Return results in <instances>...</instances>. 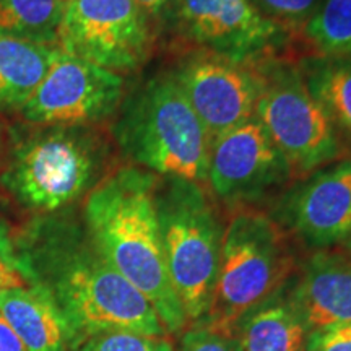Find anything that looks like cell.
<instances>
[{
	"label": "cell",
	"mask_w": 351,
	"mask_h": 351,
	"mask_svg": "<svg viewBox=\"0 0 351 351\" xmlns=\"http://www.w3.org/2000/svg\"><path fill=\"white\" fill-rule=\"evenodd\" d=\"M156 34L134 0H67L57 47L122 75L150 60Z\"/></svg>",
	"instance_id": "obj_8"
},
{
	"label": "cell",
	"mask_w": 351,
	"mask_h": 351,
	"mask_svg": "<svg viewBox=\"0 0 351 351\" xmlns=\"http://www.w3.org/2000/svg\"><path fill=\"white\" fill-rule=\"evenodd\" d=\"M19 287H25L23 276L20 275L19 270L0 261V289Z\"/></svg>",
	"instance_id": "obj_28"
},
{
	"label": "cell",
	"mask_w": 351,
	"mask_h": 351,
	"mask_svg": "<svg viewBox=\"0 0 351 351\" xmlns=\"http://www.w3.org/2000/svg\"><path fill=\"white\" fill-rule=\"evenodd\" d=\"M0 317L13 328L26 351H72L73 332L44 285L0 289Z\"/></svg>",
	"instance_id": "obj_15"
},
{
	"label": "cell",
	"mask_w": 351,
	"mask_h": 351,
	"mask_svg": "<svg viewBox=\"0 0 351 351\" xmlns=\"http://www.w3.org/2000/svg\"><path fill=\"white\" fill-rule=\"evenodd\" d=\"M155 25L156 32L165 26H173L178 0H134Z\"/></svg>",
	"instance_id": "obj_25"
},
{
	"label": "cell",
	"mask_w": 351,
	"mask_h": 351,
	"mask_svg": "<svg viewBox=\"0 0 351 351\" xmlns=\"http://www.w3.org/2000/svg\"><path fill=\"white\" fill-rule=\"evenodd\" d=\"M156 174L124 166L104 176L85 200V228L96 249L152 302L168 332L187 322L166 269L155 191Z\"/></svg>",
	"instance_id": "obj_2"
},
{
	"label": "cell",
	"mask_w": 351,
	"mask_h": 351,
	"mask_svg": "<svg viewBox=\"0 0 351 351\" xmlns=\"http://www.w3.org/2000/svg\"><path fill=\"white\" fill-rule=\"evenodd\" d=\"M64 2H67V0H64Z\"/></svg>",
	"instance_id": "obj_31"
},
{
	"label": "cell",
	"mask_w": 351,
	"mask_h": 351,
	"mask_svg": "<svg viewBox=\"0 0 351 351\" xmlns=\"http://www.w3.org/2000/svg\"><path fill=\"white\" fill-rule=\"evenodd\" d=\"M271 218L315 252L345 244L351 232V158L296 179L280 195Z\"/></svg>",
	"instance_id": "obj_13"
},
{
	"label": "cell",
	"mask_w": 351,
	"mask_h": 351,
	"mask_svg": "<svg viewBox=\"0 0 351 351\" xmlns=\"http://www.w3.org/2000/svg\"><path fill=\"white\" fill-rule=\"evenodd\" d=\"M166 269L187 320H202L212 302L223 232L204 184L160 178L155 191Z\"/></svg>",
	"instance_id": "obj_6"
},
{
	"label": "cell",
	"mask_w": 351,
	"mask_h": 351,
	"mask_svg": "<svg viewBox=\"0 0 351 351\" xmlns=\"http://www.w3.org/2000/svg\"><path fill=\"white\" fill-rule=\"evenodd\" d=\"M169 73L212 140L252 119L256 114V64L192 49L179 57Z\"/></svg>",
	"instance_id": "obj_11"
},
{
	"label": "cell",
	"mask_w": 351,
	"mask_h": 351,
	"mask_svg": "<svg viewBox=\"0 0 351 351\" xmlns=\"http://www.w3.org/2000/svg\"><path fill=\"white\" fill-rule=\"evenodd\" d=\"M173 26L194 49L249 64L278 56L289 34L251 0H178Z\"/></svg>",
	"instance_id": "obj_10"
},
{
	"label": "cell",
	"mask_w": 351,
	"mask_h": 351,
	"mask_svg": "<svg viewBox=\"0 0 351 351\" xmlns=\"http://www.w3.org/2000/svg\"><path fill=\"white\" fill-rule=\"evenodd\" d=\"M291 179L288 161L257 117L213 138L207 184L231 207L265 199Z\"/></svg>",
	"instance_id": "obj_12"
},
{
	"label": "cell",
	"mask_w": 351,
	"mask_h": 351,
	"mask_svg": "<svg viewBox=\"0 0 351 351\" xmlns=\"http://www.w3.org/2000/svg\"><path fill=\"white\" fill-rule=\"evenodd\" d=\"M64 0H0V34L57 47Z\"/></svg>",
	"instance_id": "obj_19"
},
{
	"label": "cell",
	"mask_w": 351,
	"mask_h": 351,
	"mask_svg": "<svg viewBox=\"0 0 351 351\" xmlns=\"http://www.w3.org/2000/svg\"><path fill=\"white\" fill-rule=\"evenodd\" d=\"M0 261L19 270V256L15 251V243L10 236V230L2 218H0Z\"/></svg>",
	"instance_id": "obj_26"
},
{
	"label": "cell",
	"mask_w": 351,
	"mask_h": 351,
	"mask_svg": "<svg viewBox=\"0 0 351 351\" xmlns=\"http://www.w3.org/2000/svg\"><path fill=\"white\" fill-rule=\"evenodd\" d=\"M345 249H346V256H348L350 258H351V232H350V236H348V239L345 241Z\"/></svg>",
	"instance_id": "obj_29"
},
{
	"label": "cell",
	"mask_w": 351,
	"mask_h": 351,
	"mask_svg": "<svg viewBox=\"0 0 351 351\" xmlns=\"http://www.w3.org/2000/svg\"><path fill=\"white\" fill-rule=\"evenodd\" d=\"M178 351H239V340L234 333L213 330L202 324L182 337Z\"/></svg>",
	"instance_id": "obj_23"
},
{
	"label": "cell",
	"mask_w": 351,
	"mask_h": 351,
	"mask_svg": "<svg viewBox=\"0 0 351 351\" xmlns=\"http://www.w3.org/2000/svg\"><path fill=\"white\" fill-rule=\"evenodd\" d=\"M239 351H306L307 330L289 301L288 283L241 320Z\"/></svg>",
	"instance_id": "obj_16"
},
{
	"label": "cell",
	"mask_w": 351,
	"mask_h": 351,
	"mask_svg": "<svg viewBox=\"0 0 351 351\" xmlns=\"http://www.w3.org/2000/svg\"><path fill=\"white\" fill-rule=\"evenodd\" d=\"M72 351H173L163 337L135 332H103L78 341Z\"/></svg>",
	"instance_id": "obj_21"
},
{
	"label": "cell",
	"mask_w": 351,
	"mask_h": 351,
	"mask_svg": "<svg viewBox=\"0 0 351 351\" xmlns=\"http://www.w3.org/2000/svg\"><path fill=\"white\" fill-rule=\"evenodd\" d=\"M124 96V77L59 49L20 112L38 125H95L116 116Z\"/></svg>",
	"instance_id": "obj_9"
},
{
	"label": "cell",
	"mask_w": 351,
	"mask_h": 351,
	"mask_svg": "<svg viewBox=\"0 0 351 351\" xmlns=\"http://www.w3.org/2000/svg\"><path fill=\"white\" fill-rule=\"evenodd\" d=\"M108 156L91 125H41L12 147L0 182L23 207L54 213L104 178Z\"/></svg>",
	"instance_id": "obj_4"
},
{
	"label": "cell",
	"mask_w": 351,
	"mask_h": 351,
	"mask_svg": "<svg viewBox=\"0 0 351 351\" xmlns=\"http://www.w3.org/2000/svg\"><path fill=\"white\" fill-rule=\"evenodd\" d=\"M263 16L285 29H302L313 16L319 0H251Z\"/></svg>",
	"instance_id": "obj_22"
},
{
	"label": "cell",
	"mask_w": 351,
	"mask_h": 351,
	"mask_svg": "<svg viewBox=\"0 0 351 351\" xmlns=\"http://www.w3.org/2000/svg\"><path fill=\"white\" fill-rule=\"evenodd\" d=\"M59 47L0 34V108L21 109L46 77Z\"/></svg>",
	"instance_id": "obj_18"
},
{
	"label": "cell",
	"mask_w": 351,
	"mask_h": 351,
	"mask_svg": "<svg viewBox=\"0 0 351 351\" xmlns=\"http://www.w3.org/2000/svg\"><path fill=\"white\" fill-rule=\"evenodd\" d=\"M298 67L330 121L343 153L351 155V59L314 54L302 57Z\"/></svg>",
	"instance_id": "obj_17"
},
{
	"label": "cell",
	"mask_w": 351,
	"mask_h": 351,
	"mask_svg": "<svg viewBox=\"0 0 351 351\" xmlns=\"http://www.w3.org/2000/svg\"><path fill=\"white\" fill-rule=\"evenodd\" d=\"M29 258V275L54 296L78 341L103 332L163 337L152 302L101 256L86 228L52 223Z\"/></svg>",
	"instance_id": "obj_1"
},
{
	"label": "cell",
	"mask_w": 351,
	"mask_h": 351,
	"mask_svg": "<svg viewBox=\"0 0 351 351\" xmlns=\"http://www.w3.org/2000/svg\"><path fill=\"white\" fill-rule=\"evenodd\" d=\"M258 96L256 114L291 168L301 179L343 158V148L326 112L307 90L298 64L280 56L256 62Z\"/></svg>",
	"instance_id": "obj_7"
},
{
	"label": "cell",
	"mask_w": 351,
	"mask_h": 351,
	"mask_svg": "<svg viewBox=\"0 0 351 351\" xmlns=\"http://www.w3.org/2000/svg\"><path fill=\"white\" fill-rule=\"evenodd\" d=\"M301 32L315 54L351 59V0H319Z\"/></svg>",
	"instance_id": "obj_20"
},
{
	"label": "cell",
	"mask_w": 351,
	"mask_h": 351,
	"mask_svg": "<svg viewBox=\"0 0 351 351\" xmlns=\"http://www.w3.org/2000/svg\"><path fill=\"white\" fill-rule=\"evenodd\" d=\"M288 296L309 333L351 322V258L330 251L314 252Z\"/></svg>",
	"instance_id": "obj_14"
},
{
	"label": "cell",
	"mask_w": 351,
	"mask_h": 351,
	"mask_svg": "<svg viewBox=\"0 0 351 351\" xmlns=\"http://www.w3.org/2000/svg\"><path fill=\"white\" fill-rule=\"evenodd\" d=\"M112 137L132 163L158 178L207 184L213 140L169 72L124 96Z\"/></svg>",
	"instance_id": "obj_3"
},
{
	"label": "cell",
	"mask_w": 351,
	"mask_h": 351,
	"mask_svg": "<svg viewBox=\"0 0 351 351\" xmlns=\"http://www.w3.org/2000/svg\"><path fill=\"white\" fill-rule=\"evenodd\" d=\"M306 351H351V322L311 332Z\"/></svg>",
	"instance_id": "obj_24"
},
{
	"label": "cell",
	"mask_w": 351,
	"mask_h": 351,
	"mask_svg": "<svg viewBox=\"0 0 351 351\" xmlns=\"http://www.w3.org/2000/svg\"><path fill=\"white\" fill-rule=\"evenodd\" d=\"M0 143H2V138H0Z\"/></svg>",
	"instance_id": "obj_30"
},
{
	"label": "cell",
	"mask_w": 351,
	"mask_h": 351,
	"mask_svg": "<svg viewBox=\"0 0 351 351\" xmlns=\"http://www.w3.org/2000/svg\"><path fill=\"white\" fill-rule=\"evenodd\" d=\"M0 351H26L13 328L0 317Z\"/></svg>",
	"instance_id": "obj_27"
},
{
	"label": "cell",
	"mask_w": 351,
	"mask_h": 351,
	"mask_svg": "<svg viewBox=\"0 0 351 351\" xmlns=\"http://www.w3.org/2000/svg\"><path fill=\"white\" fill-rule=\"evenodd\" d=\"M293 256L287 234L269 215L241 208L221 239L218 275L204 326L234 333L245 315L288 283Z\"/></svg>",
	"instance_id": "obj_5"
}]
</instances>
